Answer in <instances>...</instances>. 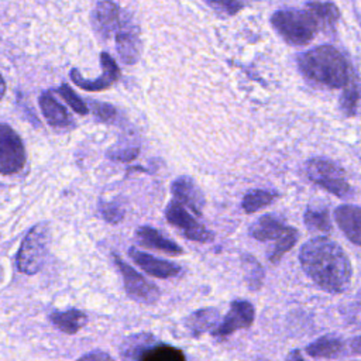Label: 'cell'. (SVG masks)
<instances>
[{
    "label": "cell",
    "mask_w": 361,
    "mask_h": 361,
    "mask_svg": "<svg viewBox=\"0 0 361 361\" xmlns=\"http://www.w3.org/2000/svg\"><path fill=\"white\" fill-rule=\"evenodd\" d=\"M76 361H114V358L106 353V351H102V350H94V351H90V353H86L83 354L80 358H78Z\"/></svg>",
    "instance_id": "836d02e7"
},
{
    "label": "cell",
    "mask_w": 361,
    "mask_h": 361,
    "mask_svg": "<svg viewBox=\"0 0 361 361\" xmlns=\"http://www.w3.org/2000/svg\"><path fill=\"white\" fill-rule=\"evenodd\" d=\"M271 24L283 41L290 45L309 44L319 30L317 21L306 8L275 11L271 17Z\"/></svg>",
    "instance_id": "3957f363"
},
{
    "label": "cell",
    "mask_w": 361,
    "mask_h": 361,
    "mask_svg": "<svg viewBox=\"0 0 361 361\" xmlns=\"http://www.w3.org/2000/svg\"><path fill=\"white\" fill-rule=\"evenodd\" d=\"M39 107L45 120L52 127H68L72 123L65 107L56 102L49 92H44L39 96Z\"/></svg>",
    "instance_id": "7402d4cb"
},
{
    "label": "cell",
    "mask_w": 361,
    "mask_h": 361,
    "mask_svg": "<svg viewBox=\"0 0 361 361\" xmlns=\"http://www.w3.org/2000/svg\"><path fill=\"white\" fill-rule=\"evenodd\" d=\"M4 93H6V82L0 75V100L4 97Z\"/></svg>",
    "instance_id": "8d00e7d4"
},
{
    "label": "cell",
    "mask_w": 361,
    "mask_h": 361,
    "mask_svg": "<svg viewBox=\"0 0 361 361\" xmlns=\"http://www.w3.org/2000/svg\"><path fill=\"white\" fill-rule=\"evenodd\" d=\"M113 259L123 276L124 290L133 300H137L145 305H152L159 299L161 292L152 282L144 278L131 265L123 261L117 254H113Z\"/></svg>",
    "instance_id": "9c48e42d"
},
{
    "label": "cell",
    "mask_w": 361,
    "mask_h": 361,
    "mask_svg": "<svg viewBox=\"0 0 361 361\" xmlns=\"http://www.w3.org/2000/svg\"><path fill=\"white\" fill-rule=\"evenodd\" d=\"M126 361H186L185 354L169 344L158 343L151 334H138L126 343Z\"/></svg>",
    "instance_id": "8992f818"
},
{
    "label": "cell",
    "mask_w": 361,
    "mask_h": 361,
    "mask_svg": "<svg viewBox=\"0 0 361 361\" xmlns=\"http://www.w3.org/2000/svg\"><path fill=\"white\" fill-rule=\"evenodd\" d=\"M128 255L130 258L142 269L145 271L148 275H152L155 278H161V279H168V278H175L179 274H182V268L180 265L154 257L151 254L142 252L140 250H137L135 247H131L128 250Z\"/></svg>",
    "instance_id": "9a60e30c"
},
{
    "label": "cell",
    "mask_w": 361,
    "mask_h": 361,
    "mask_svg": "<svg viewBox=\"0 0 361 361\" xmlns=\"http://www.w3.org/2000/svg\"><path fill=\"white\" fill-rule=\"evenodd\" d=\"M166 221L180 230V233L192 241L196 243H212L214 234L212 230L204 227L200 221H197L192 214L186 210V207L179 203L176 199L171 200L165 207Z\"/></svg>",
    "instance_id": "52a82bcc"
},
{
    "label": "cell",
    "mask_w": 361,
    "mask_h": 361,
    "mask_svg": "<svg viewBox=\"0 0 361 361\" xmlns=\"http://www.w3.org/2000/svg\"><path fill=\"white\" fill-rule=\"evenodd\" d=\"M220 322V312L216 307H202L192 312L186 320L185 326L193 336H202L212 331Z\"/></svg>",
    "instance_id": "ffe728a7"
},
{
    "label": "cell",
    "mask_w": 361,
    "mask_h": 361,
    "mask_svg": "<svg viewBox=\"0 0 361 361\" xmlns=\"http://www.w3.org/2000/svg\"><path fill=\"white\" fill-rule=\"evenodd\" d=\"M298 66L309 80L333 89H343L353 73L345 58L331 45H320L300 54Z\"/></svg>",
    "instance_id": "7a4b0ae2"
},
{
    "label": "cell",
    "mask_w": 361,
    "mask_h": 361,
    "mask_svg": "<svg viewBox=\"0 0 361 361\" xmlns=\"http://www.w3.org/2000/svg\"><path fill=\"white\" fill-rule=\"evenodd\" d=\"M241 261H243L244 276L248 288L251 290H258L262 286L264 276H265L262 265L250 254H243Z\"/></svg>",
    "instance_id": "83f0119b"
},
{
    "label": "cell",
    "mask_w": 361,
    "mask_h": 361,
    "mask_svg": "<svg viewBox=\"0 0 361 361\" xmlns=\"http://www.w3.org/2000/svg\"><path fill=\"white\" fill-rule=\"evenodd\" d=\"M303 223L310 231L329 234L333 228L330 213L326 207H307L303 214Z\"/></svg>",
    "instance_id": "cb8c5ba5"
},
{
    "label": "cell",
    "mask_w": 361,
    "mask_h": 361,
    "mask_svg": "<svg viewBox=\"0 0 361 361\" xmlns=\"http://www.w3.org/2000/svg\"><path fill=\"white\" fill-rule=\"evenodd\" d=\"M171 192L173 197L182 203L185 207L192 210L193 214L202 216L206 204L204 195L199 185L188 175H182L176 178L171 185Z\"/></svg>",
    "instance_id": "5bb4252c"
},
{
    "label": "cell",
    "mask_w": 361,
    "mask_h": 361,
    "mask_svg": "<svg viewBox=\"0 0 361 361\" xmlns=\"http://www.w3.org/2000/svg\"><path fill=\"white\" fill-rule=\"evenodd\" d=\"M345 341L336 334H324L306 345L305 351L313 358H337L345 351Z\"/></svg>",
    "instance_id": "d6986e66"
},
{
    "label": "cell",
    "mask_w": 361,
    "mask_h": 361,
    "mask_svg": "<svg viewBox=\"0 0 361 361\" xmlns=\"http://www.w3.org/2000/svg\"><path fill=\"white\" fill-rule=\"evenodd\" d=\"M305 8L314 17L319 25H333L340 18V11L337 6L330 1H310L305 6Z\"/></svg>",
    "instance_id": "d4e9b609"
},
{
    "label": "cell",
    "mask_w": 361,
    "mask_h": 361,
    "mask_svg": "<svg viewBox=\"0 0 361 361\" xmlns=\"http://www.w3.org/2000/svg\"><path fill=\"white\" fill-rule=\"evenodd\" d=\"M254 317L255 310L251 302L244 299H234L230 303V310L212 330V336L216 340H223L240 329H248L254 323Z\"/></svg>",
    "instance_id": "30bf717a"
},
{
    "label": "cell",
    "mask_w": 361,
    "mask_h": 361,
    "mask_svg": "<svg viewBox=\"0 0 361 361\" xmlns=\"http://www.w3.org/2000/svg\"><path fill=\"white\" fill-rule=\"evenodd\" d=\"M116 49L121 58V61L127 65H133L138 61L141 51L140 41V30L138 25L133 21L131 16L127 13H121V20L118 30L114 34Z\"/></svg>",
    "instance_id": "8fae6325"
},
{
    "label": "cell",
    "mask_w": 361,
    "mask_h": 361,
    "mask_svg": "<svg viewBox=\"0 0 361 361\" xmlns=\"http://www.w3.org/2000/svg\"><path fill=\"white\" fill-rule=\"evenodd\" d=\"M100 63L103 68V73L99 78H96L93 80H87V79L82 78V75L79 73L78 69H72L71 71L72 82L75 85H78L79 87H82L83 90H90V92L106 90L107 87H110L113 83L117 82V79L120 78V69H118L116 61L107 52L100 54Z\"/></svg>",
    "instance_id": "7c38bea8"
},
{
    "label": "cell",
    "mask_w": 361,
    "mask_h": 361,
    "mask_svg": "<svg viewBox=\"0 0 361 361\" xmlns=\"http://www.w3.org/2000/svg\"><path fill=\"white\" fill-rule=\"evenodd\" d=\"M347 345L350 347V351H351V353L361 355V334H358V336L350 338V341H348Z\"/></svg>",
    "instance_id": "e575fe53"
},
{
    "label": "cell",
    "mask_w": 361,
    "mask_h": 361,
    "mask_svg": "<svg viewBox=\"0 0 361 361\" xmlns=\"http://www.w3.org/2000/svg\"><path fill=\"white\" fill-rule=\"evenodd\" d=\"M213 10L227 14V16H234L243 8V3L240 0H204Z\"/></svg>",
    "instance_id": "4dcf8cb0"
},
{
    "label": "cell",
    "mask_w": 361,
    "mask_h": 361,
    "mask_svg": "<svg viewBox=\"0 0 361 361\" xmlns=\"http://www.w3.org/2000/svg\"><path fill=\"white\" fill-rule=\"evenodd\" d=\"M305 169L307 178L329 193L340 199H350L354 195L344 168L337 162L329 158L314 157L306 162Z\"/></svg>",
    "instance_id": "277c9868"
},
{
    "label": "cell",
    "mask_w": 361,
    "mask_h": 361,
    "mask_svg": "<svg viewBox=\"0 0 361 361\" xmlns=\"http://www.w3.org/2000/svg\"><path fill=\"white\" fill-rule=\"evenodd\" d=\"M56 93L72 107V110H75L76 113L85 116L89 113V107L86 106V103L66 85H61L58 89H56Z\"/></svg>",
    "instance_id": "f1b7e54d"
},
{
    "label": "cell",
    "mask_w": 361,
    "mask_h": 361,
    "mask_svg": "<svg viewBox=\"0 0 361 361\" xmlns=\"http://www.w3.org/2000/svg\"><path fill=\"white\" fill-rule=\"evenodd\" d=\"M0 279H1V268H0Z\"/></svg>",
    "instance_id": "f35d334b"
},
{
    "label": "cell",
    "mask_w": 361,
    "mask_h": 361,
    "mask_svg": "<svg viewBox=\"0 0 361 361\" xmlns=\"http://www.w3.org/2000/svg\"><path fill=\"white\" fill-rule=\"evenodd\" d=\"M286 226L288 224L283 221L282 217H279L278 214L269 213V214L261 216L255 223L251 224L250 234L258 241L278 240L285 231Z\"/></svg>",
    "instance_id": "ac0fdd59"
},
{
    "label": "cell",
    "mask_w": 361,
    "mask_h": 361,
    "mask_svg": "<svg viewBox=\"0 0 361 361\" xmlns=\"http://www.w3.org/2000/svg\"><path fill=\"white\" fill-rule=\"evenodd\" d=\"M257 361H269V360H264V358H259V360H257Z\"/></svg>",
    "instance_id": "74e56055"
},
{
    "label": "cell",
    "mask_w": 361,
    "mask_h": 361,
    "mask_svg": "<svg viewBox=\"0 0 361 361\" xmlns=\"http://www.w3.org/2000/svg\"><path fill=\"white\" fill-rule=\"evenodd\" d=\"M135 235L140 241V244L154 248L158 251H164L171 255H180L183 254V248L176 244L173 240L164 235L159 230L151 227V226H141L135 230Z\"/></svg>",
    "instance_id": "e0dca14e"
},
{
    "label": "cell",
    "mask_w": 361,
    "mask_h": 361,
    "mask_svg": "<svg viewBox=\"0 0 361 361\" xmlns=\"http://www.w3.org/2000/svg\"><path fill=\"white\" fill-rule=\"evenodd\" d=\"M334 220L343 234L355 245L361 247V207L340 204L334 209Z\"/></svg>",
    "instance_id": "2e32d148"
},
{
    "label": "cell",
    "mask_w": 361,
    "mask_h": 361,
    "mask_svg": "<svg viewBox=\"0 0 361 361\" xmlns=\"http://www.w3.org/2000/svg\"><path fill=\"white\" fill-rule=\"evenodd\" d=\"M99 209H100V214L102 217L107 221V223H113L117 224L124 219V209L117 203V202H104L100 200L99 203Z\"/></svg>",
    "instance_id": "f546056e"
},
{
    "label": "cell",
    "mask_w": 361,
    "mask_h": 361,
    "mask_svg": "<svg viewBox=\"0 0 361 361\" xmlns=\"http://www.w3.org/2000/svg\"><path fill=\"white\" fill-rule=\"evenodd\" d=\"M49 320L62 333L75 334L87 323V314L79 309L55 310L49 314Z\"/></svg>",
    "instance_id": "44dd1931"
},
{
    "label": "cell",
    "mask_w": 361,
    "mask_h": 361,
    "mask_svg": "<svg viewBox=\"0 0 361 361\" xmlns=\"http://www.w3.org/2000/svg\"><path fill=\"white\" fill-rule=\"evenodd\" d=\"M305 274L323 290L343 293L350 288L353 267L344 250L333 240L319 235L306 241L299 252Z\"/></svg>",
    "instance_id": "6da1fadb"
},
{
    "label": "cell",
    "mask_w": 361,
    "mask_h": 361,
    "mask_svg": "<svg viewBox=\"0 0 361 361\" xmlns=\"http://www.w3.org/2000/svg\"><path fill=\"white\" fill-rule=\"evenodd\" d=\"M298 238H299V231L292 226H286L282 235L278 240H275L276 243L268 257L269 261L272 264H278L281 258L295 247V244L298 243Z\"/></svg>",
    "instance_id": "4316f807"
},
{
    "label": "cell",
    "mask_w": 361,
    "mask_h": 361,
    "mask_svg": "<svg viewBox=\"0 0 361 361\" xmlns=\"http://www.w3.org/2000/svg\"><path fill=\"white\" fill-rule=\"evenodd\" d=\"M49 247V224L41 221L30 228L16 257L17 269L25 275L41 271Z\"/></svg>",
    "instance_id": "5b68a950"
},
{
    "label": "cell",
    "mask_w": 361,
    "mask_h": 361,
    "mask_svg": "<svg viewBox=\"0 0 361 361\" xmlns=\"http://www.w3.org/2000/svg\"><path fill=\"white\" fill-rule=\"evenodd\" d=\"M90 110L92 113L100 120V121H104V123H109V121H113L116 118V109L109 104V103H102V102H92L90 103Z\"/></svg>",
    "instance_id": "1f68e13d"
},
{
    "label": "cell",
    "mask_w": 361,
    "mask_h": 361,
    "mask_svg": "<svg viewBox=\"0 0 361 361\" xmlns=\"http://www.w3.org/2000/svg\"><path fill=\"white\" fill-rule=\"evenodd\" d=\"M121 13L120 7L110 0H102L96 4L90 20L93 30L102 39H107L116 34L120 25Z\"/></svg>",
    "instance_id": "4fadbf2b"
},
{
    "label": "cell",
    "mask_w": 361,
    "mask_h": 361,
    "mask_svg": "<svg viewBox=\"0 0 361 361\" xmlns=\"http://www.w3.org/2000/svg\"><path fill=\"white\" fill-rule=\"evenodd\" d=\"M138 152H140V149L137 147H126V148L109 151L107 157L110 159L118 161V162H131L133 159H135L138 157Z\"/></svg>",
    "instance_id": "d6a6232c"
},
{
    "label": "cell",
    "mask_w": 361,
    "mask_h": 361,
    "mask_svg": "<svg viewBox=\"0 0 361 361\" xmlns=\"http://www.w3.org/2000/svg\"><path fill=\"white\" fill-rule=\"evenodd\" d=\"M278 196H279L278 192L274 189H262V188L251 189L243 196L241 207L245 213L251 214L261 210L262 207L272 204L278 199Z\"/></svg>",
    "instance_id": "603a6c76"
},
{
    "label": "cell",
    "mask_w": 361,
    "mask_h": 361,
    "mask_svg": "<svg viewBox=\"0 0 361 361\" xmlns=\"http://www.w3.org/2000/svg\"><path fill=\"white\" fill-rule=\"evenodd\" d=\"M24 165L25 148L21 137L10 126L0 123V173H18Z\"/></svg>",
    "instance_id": "ba28073f"
},
{
    "label": "cell",
    "mask_w": 361,
    "mask_h": 361,
    "mask_svg": "<svg viewBox=\"0 0 361 361\" xmlns=\"http://www.w3.org/2000/svg\"><path fill=\"white\" fill-rule=\"evenodd\" d=\"M353 76L354 75L351 73L347 85L343 87V93H341V97H340V107H341L343 113L347 117H351V116H354L357 113L358 104H360V100H361L360 86L354 80Z\"/></svg>",
    "instance_id": "484cf974"
},
{
    "label": "cell",
    "mask_w": 361,
    "mask_h": 361,
    "mask_svg": "<svg viewBox=\"0 0 361 361\" xmlns=\"http://www.w3.org/2000/svg\"><path fill=\"white\" fill-rule=\"evenodd\" d=\"M285 361H305V357L302 355L300 350H292L288 353Z\"/></svg>",
    "instance_id": "d590c367"
}]
</instances>
